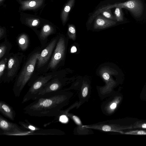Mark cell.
Instances as JSON below:
<instances>
[{
    "label": "cell",
    "instance_id": "obj_1",
    "mask_svg": "<svg viewBox=\"0 0 146 146\" xmlns=\"http://www.w3.org/2000/svg\"><path fill=\"white\" fill-rule=\"evenodd\" d=\"M66 99L63 93L58 91L39 97L25 107L23 112L37 117L57 116Z\"/></svg>",
    "mask_w": 146,
    "mask_h": 146
},
{
    "label": "cell",
    "instance_id": "obj_2",
    "mask_svg": "<svg viewBox=\"0 0 146 146\" xmlns=\"http://www.w3.org/2000/svg\"><path fill=\"white\" fill-rule=\"evenodd\" d=\"M40 54L38 53H34L26 62L13 87V93L15 97H18L20 96L24 88L29 80Z\"/></svg>",
    "mask_w": 146,
    "mask_h": 146
},
{
    "label": "cell",
    "instance_id": "obj_3",
    "mask_svg": "<svg viewBox=\"0 0 146 146\" xmlns=\"http://www.w3.org/2000/svg\"><path fill=\"white\" fill-rule=\"evenodd\" d=\"M119 7L124 8L129 10L136 17L141 15L143 10V5L140 0H129L124 3L108 5L105 7L96 10L91 17L92 19L101 13L102 11L111 8Z\"/></svg>",
    "mask_w": 146,
    "mask_h": 146
},
{
    "label": "cell",
    "instance_id": "obj_4",
    "mask_svg": "<svg viewBox=\"0 0 146 146\" xmlns=\"http://www.w3.org/2000/svg\"><path fill=\"white\" fill-rule=\"evenodd\" d=\"M53 77L52 75L42 76L35 81L23 97L22 103L23 104L31 100H33L43 87Z\"/></svg>",
    "mask_w": 146,
    "mask_h": 146
},
{
    "label": "cell",
    "instance_id": "obj_5",
    "mask_svg": "<svg viewBox=\"0 0 146 146\" xmlns=\"http://www.w3.org/2000/svg\"><path fill=\"white\" fill-rule=\"evenodd\" d=\"M0 128L2 131L1 135H14L21 130L22 127L17 124L8 121L1 115L0 116Z\"/></svg>",
    "mask_w": 146,
    "mask_h": 146
},
{
    "label": "cell",
    "instance_id": "obj_6",
    "mask_svg": "<svg viewBox=\"0 0 146 146\" xmlns=\"http://www.w3.org/2000/svg\"><path fill=\"white\" fill-rule=\"evenodd\" d=\"M64 38L60 37L57 43L51 61L49 64V68H54L63 58L65 50Z\"/></svg>",
    "mask_w": 146,
    "mask_h": 146
},
{
    "label": "cell",
    "instance_id": "obj_7",
    "mask_svg": "<svg viewBox=\"0 0 146 146\" xmlns=\"http://www.w3.org/2000/svg\"><path fill=\"white\" fill-rule=\"evenodd\" d=\"M56 42V39L53 40L42 50L38 59V62L37 65L38 68L43 66L48 60L55 46Z\"/></svg>",
    "mask_w": 146,
    "mask_h": 146
},
{
    "label": "cell",
    "instance_id": "obj_8",
    "mask_svg": "<svg viewBox=\"0 0 146 146\" xmlns=\"http://www.w3.org/2000/svg\"><path fill=\"white\" fill-rule=\"evenodd\" d=\"M23 11L37 9L43 4L44 0H17Z\"/></svg>",
    "mask_w": 146,
    "mask_h": 146
},
{
    "label": "cell",
    "instance_id": "obj_9",
    "mask_svg": "<svg viewBox=\"0 0 146 146\" xmlns=\"http://www.w3.org/2000/svg\"><path fill=\"white\" fill-rule=\"evenodd\" d=\"M116 22L100 15L97 16L94 22V28L95 29H105L116 24Z\"/></svg>",
    "mask_w": 146,
    "mask_h": 146
},
{
    "label": "cell",
    "instance_id": "obj_10",
    "mask_svg": "<svg viewBox=\"0 0 146 146\" xmlns=\"http://www.w3.org/2000/svg\"><path fill=\"white\" fill-rule=\"evenodd\" d=\"M0 111L5 117L10 120L14 121L16 113L13 108L5 102L0 101Z\"/></svg>",
    "mask_w": 146,
    "mask_h": 146
},
{
    "label": "cell",
    "instance_id": "obj_11",
    "mask_svg": "<svg viewBox=\"0 0 146 146\" xmlns=\"http://www.w3.org/2000/svg\"><path fill=\"white\" fill-rule=\"evenodd\" d=\"M19 65V61L15 57H11L9 58L8 64L7 76L11 77L15 74Z\"/></svg>",
    "mask_w": 146,
    "mask_h": 146
},
{
    "label": "cell",
    "instance_id": "obj_12",
    "mask_svg": "<svg viewBox=\"0 0 146 146\" xmlns=\"http://www.w3.org/2000/svg\"><path fill=\"white\" fill-rule=\"evenodd\" d=\"M74 2L75 0H69L66 4L62 11L61 18L64 25L67 21L69 12L74 5Z\"/></svg>",
    "mask_w": 146,
    "mask_h": 146
},
{
    "label": "cell",
    "instance_id": "obj_13",
    "mask_svg": "<svg viewBox=\"0 0 146 146\" xmlns=\"http://www.w3.org/2000/svg\"><path fill=\"white\" fill-rule=\"evenodd\" d=\"M54 31L53 27L48 24H45L42 27L40 34V38L42 40L45 39Z\"/></svg>",
    "mask_w": 146,
    "mask_h": 146
},
{
    "label": "cell",
    "instance_id": "obj_14",
    "mask_svg": "<svg viewBox=\"0 0 146 146\" xmlns=\"http://www.w3.org/2000/svg\"><path fill=\"white\" fill-rule=\"evenodd\" d=\"M19 124L25 129L29 131H34L42 129L30 123L27 119L25 120V122L19 121Z\"/></svg>",
    "mask_w": 146,
    "mask_h": 146
},
{
    "label": "cell",
    "instance_id": "obj_15",
    "mask_svg": "<svg viewBox=\"0 0 146 146\" xmlns=\"http://www.w3.org/2000/svg\"><path fill=\"white\" fill-rule=\"evenodd\" d=\"M26 24L30 27H35L38 26L40 23V20L38 18L30 16L25 19Z\"/></svg>",
    "mask_w": 146,
    "mask_h": 146
},
{
    "label": "cell",
    "instance_id": "obj_16",
    "mask_svg": "<svg viewBox=\"0 0 146 146\" xmlns=\"http://www.w3.org/2000/svg\"><path fill=\"white\" fill-rule=\"evenodd\" d=\"M18 43L20 48L23 50L27 47L29 44V39L27 36L23 34L20 36L18 39Z\"/></svg>",
    "mask_w": 146,
    "mask_h": 146
},
{
    "label": "cell",
    "instance_id": "obj_17",
    "mask_svg": "<svg viewBox=\"0 0 146 146\" xmlns=\"http://www.w3.org/2000/svg\"><path fill=\"white\" fill-rule=\"evenodd\" d=\"M115 20L118 22H121L123 20V17L121 8L116 7L114 11Z\"/></svg>",
    "mask_w": 146,
    "mask_h": 146
},
{
    "label": "cell",
    "instance_id": "obj_18",
    "mask_svg": "<svg viewBox=\"0 0 146 146\" xmlns=\"http://www.w3.org/2000/svg\"><path fill=\"white\" fill-rule=\"evenodd\" d=\"M133 129H146V120L137 121L133 123Z\"/></svg>",
    "mask_w": 146,
    "mask_h": 146
},
{
    "label": "cell",
    "instance_id": "obj_19",
    "mask_svg": "<svg viewBox=\"0 0 146 146\" xmlns=\"http://www.w3.org/2000/svg\"><path fill=\"white\" fill-rule=\"evenodd\" d=\"M124 134L130 135H146V130L139 129L129 130L125 132Z\"/></svg>",
    "mask_w": 146,
    "mask_h": 146
},
{
    "label": "cell",
    "instance_id": "obj_20",
    "mask_svg": "<svg viewBox=\"0 0 146 146\" xmlns=\"http://www.w3.org/2000/svg\"><path fill=\"white\" fill-rule=\"evenodd\" d=\"M68 33L69 37L74 40L76 36V30L74 25H69Z\"/></svg>",
    "mask_w": 146,
    "mask_h": 146
},
{
    "label": "cell",
    "instance_id": "obj_21",
    "mask_svg": "<svg viewBox=\"0 0 146 146\" xmlns=\"http://www.w3.org/2000/svg\"><path fill=\"white\" fill-rule=\"evenodd\" d=\"M103 16L111 20H115L114 16L112 14L110 9H107L102 11L101 13Z\"/></svg>",
    "mask_w": 146,
    "mask_h": 146
},
{
    "label": "cell",
    "instance_id": "obj_22",
    "mask_svg": "<svg viewBox=\"0 0 146 146\" xmlns=\"http://www.w3.org/2000/svg\"><path fill=\"white\" fill-rule=\"evenodd\" d=\"M7 60L6 58L2 59L0 62V77L1 78L2 76L6 66V64Z\"/></svg>",
    "mask_w": 146,
    "mask_h": 146
},
{
    "label": "cell",
    "instance_id": "obj_23",
    "mask_svg": "<svg viewBox=\"0 0 146 146\" xmlns=\"http://www.w3.org/2000/svg\"><path fill=\"white\" fill-rule=\"evenodd\" d=\"M6 46H2L0 47V58H1L4 55L6 51Z\"/></svg>",
    "mask_w": 146,
    "mask_h": 146
},
{
    "label": "cell",
    "instance_id": "obj_24",
    "mask_svg": "<svg viewBox=\"0 0 146 146\" xmlns=\"http://www.w3.org/2000/svg\"><path fill=\"white\" fill-rule=\"evenodd\" d=\"M141 96L142 99L146 100V85L144 87L141 93Z\"/></svg>",
    "mask_w": 146,
    "mask_h": 146
},
{
    "label": "cell",
    "instance_id": "obj_25",
    "mask_svg": "<svg viewBox=\"0 0 146 146\" xmlns=\"http://www.w3.org/2000/svg\"><path fill=\"white\" fill-rule=\"evenodd\" d=\"M88 88L87 87L85 86L84 87L82 91V96L85 98L86 96L88 94Z\"/></svg>",
    "mask_w": 146,
    "mask_h": 146
},
{
    "label": "cell",
    "instance_id": "obj_26",
    "mask_svg": "<svg viewBox=\"0 0 146 146\" xmlns=\"http://www.w3.org/2000/svg\"><path fill=\"white\" fill-rule=\"evenodd\" d=\"M72 118L76 123L78 125H80L81 122L79 118L77 116L74 115L72 116Z\"/></svg>",
    "mask_w": 146,
    "mask_h": 146
},
{
    "label": "cell",
    "instance_id": "obj_27",
    "mask_svg": "<svg viewBox=\"0 0 146 146\" xmlns=\"http://www.w3.org/2000/svg\"><path fill=\"white\" fill-rule=\"evenodd\" d=\"M102 129L103 131H110L111 130V128L110 126L108 125H104L102 127Z\"/></svg>",
    "mask_w": 146,
    "mask_h": 146
},
{
    "label": "cell",
    "instance_id": "obj_28",
    "mask_svg": "<svg viewBox=\"0 0 146 146\" xmlns=\"http://www.w3.org/2000/svg\"><path fill=\"white\" fill-rule=\"evenodd\" d=\"M68 119L66 116L65 115H62L60 117V120L63 123H66L68 121Z\"/></svg>",
    "mask_w": 146,
    "mask_h": 146
},
{
    "label": "cell",
    "instance_id": "obj_29",
    "mask_svg": "<svg viewBox=\"0 0 146 146\" xmlns=\"http://www.w3.org/2000/svg\"><path fill=\"white\" fill-rule=\"evenodd\" d=\"M5 33V29L2 27L0 28V38L1 39Z\"/></svg>",
    "mask_w": 146,
    "mask_h": 146
},
{
    "label": "cell",
    "instance_id": "obj_30",
    "mask_svg": "<svg viewBox=\"0 0 146 146\" xmlns=\"http://www.w3.org/2000/svg\"><path fill=\"white\" fill-rule=\"evenodd\" d=\"M117 106V103L116 102H114L112 103L110 106V108L111 110H114L116 108Z\"/></svg>",
    "mask_w": 146,
    "mask_h": 146
},
{
    "label": "cell",
    "instance_id": "obj_31",
    "mask_svg": "<svg viewBox=\"0 0 146 146\" xmlns=\"http://www.w3.org/2000/svg\"><path fill=\"white\" fill-rule=\"evenodd\" d=\"M77 51V48L75 46H72L70 50V52L72 53H73Z\"/></svg>",
    "mask_w": 146,
    "mask_h": 146
},
{
    "label": "cell",
    "instance_id": "obj_32",
    "mask_svg": "<svg viewBox=\"0 0 146 146\" xmlns=\"http://www.w3.org/2000/svg\"><path fill=\"white\" fill-rule=\"evenodd\" d=\"M4 0H0V4H1V3Z\"/></svg>",
    "mask_w": 146,
    "mask_h": 146
}]
</instances>
